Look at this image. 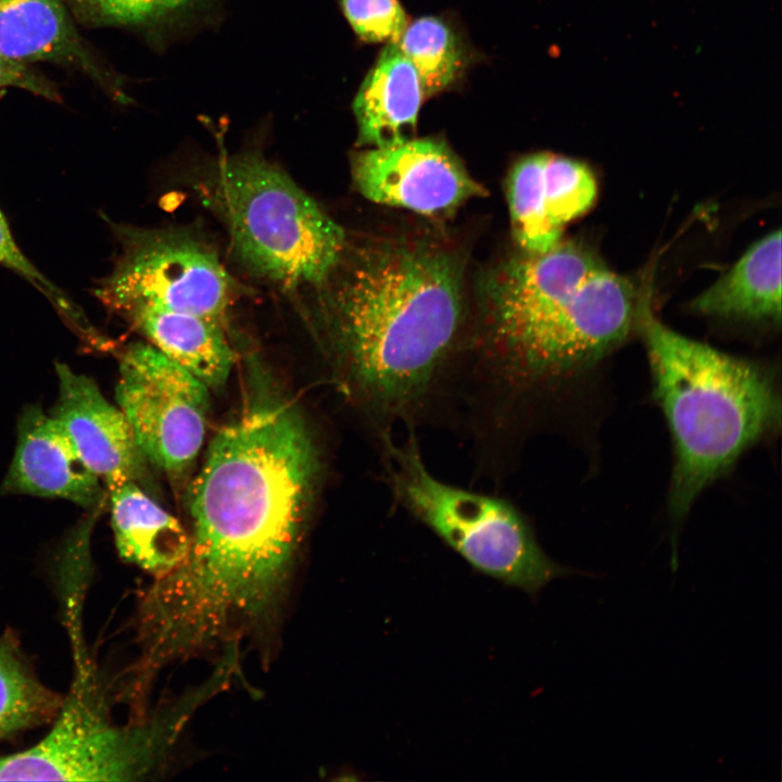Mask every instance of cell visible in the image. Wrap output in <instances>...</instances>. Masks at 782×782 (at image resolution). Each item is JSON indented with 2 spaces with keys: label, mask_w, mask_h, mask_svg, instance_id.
I'll list each match as a JSON object with an SVG mask.
<instances>
[{
  "label": "cell",
  "mask_w": 782,
  "mask_h": 782,
  "mask_svg": "<svg viewBox=\"0 0 782 782\" xmlns=\"http://www.w3.org/2000/svg\"><path fill=\"white\" fill-rule=\"evenodd\" d=\"M116 402L143 457L169 475L185 471L205 436L209 388L150 343L121 355Z\"/></svg>",
  "instance_id": "9c48e42d"
},
{
  "label": "cell",
  "mask_w": 782,
  "mask_h": 782,
  "mask_svg": "<svg viewBox=\"0 0 782 782\" xmlns=\"http://www.w3.org/2000/svg\"><path fill=\"white\" fill-rule=\"evenodd\" d=\"M396 45L415 67L425 97L451 86L465 67L458 37L438 17L415 20L406 26Z\"/></svg>",
  "instance_id": "44dd1931"
},
{
  "label": "cell",
  "mask_w": 782,
  "mask_h": 782,
  "mask_svg": "<svg viewBox=\"0 0 782 782\" xmlns=\"http://www.w3.org/2000/svg\"><path fill=\"white\" fill-rule=\"evenodd\" d=\"M424 97L415 67L389 42L353 101L357 144L383 148L413 139Z\"/></svg>",
  "instance_id": "9a60e30c"
},
{
  "label": "cell",
  "mask_w": 782,
  "mask_h": 782,
  "mask_svg": "<svg viewBox=\"0 0 782 782\" xmlns=\"http://www.w3.org/2000/svg\"><path fill=\"white\" fill-rule=\"evenodd\" d=\"M379 443L399 504L476 571L533 597L554 579L581 573L543 551L530 524L510 502L436 478L413 432L400 445L392 437Z\"/></svg>",
  "instance_id": "5b68a950"
},
{
  "label": "cell",
  "mask_w": 782,
  "mask_h": 782,
  "mask_svg": "<svg viewBox=\"0 0 782 782\" xmlns=\"http://www.w3.org/2000/svg\"><path fill=\"white\" fill-rule=\"evenodd\" d=\"M781 230L753 243L690 306L703 315L753 321L781 320Z\"/></svg>",
  "instance_id": "2e32d148"
},
{
  "label": "cell",
  "mask_w": 782,
  "mask_h": 782,
  "mask_svg": "<svg viewBox=\"0 0 782 782\" xmlns=\"http://www.w3.org/2000/svg\"><path fill=\"white\" fill-rule=\"evenodd\" d=\"M0 54L25 65L50 62L76 70L122 103L121 77L80 36L63 0H0Z\"/></svg>",
  "instance_id": "4fadbf2b"
},
{
  "label": "cell",
  "mask_w": 782,
  "mask_h": 782,
  "mask_svg": "<svg viewBox=\"0 0 782 782\" xmlns=\"http://www.w3.org/2000/svg\"><path fill=\"white\" fill-rule=\"evenodd\" d=\"M216 0H67L75 21L88 27H121L165 45L197 26Z\"/></svg>",
  "instance_id": "d6986e66"
},
{
  "label": "cell",
  "mask_w": 782,
  "mask_h": 782,
  "mask_svg": "<svg viewBox=\"0 0 782 782\" xmlns=\"http://www.w3.org/2000/svg\"><path fill=\"white\" fill-rule=\"evenodd\" d=\"M4 493L63 499L98 509L105 492L62 425L39 407L24 409L17 422L16 447L2 482Z\"/></svg>",
  "instance_id": "5bb4252c"
},
{
  "label": "cell",
  "mask_w": 782,
  "mask_h": 782,
  "mask_svg": "<svg viewBox=\"0 0 782 782\" xmlns=\"http://www.w3.org/2000/svg\"><path fill=\"white\" fill-rule=\"evenodd\" d=\"M160 352L177 363L209 389L228 378L234 351L225 327L194 314L141 307L123 316Z\"/></svg>",
  "instance_id": "ac0fdd59"
},
{
  "label": "cell",
  "mask_w": 782,
  "mask_h": 782,
  "mask_svg": "<svg viewBox=\"0 0 782 782\" xmlns=\"http://www.w3.org/2000/svg\"><path fill=\"white\" fill-rule=\"evenodd\" d=\"M351 175L366 199L428 216L451 213L487 193L446 142L436 138L355 152Z\"/></svg>",
  "instance_id": "30bf717a"
},
{
  "label": "cell",
  "mask_w": 782,
  "mask_h": 782,
  "mask_svg": "<svg viewBox=\"0 0 782 782\" xmlns=\"http://www.w3.org/2000/svg\"><path fill=\"white\" fill-rule=\"evenodd\" d=\"M63 697L43 685L15 640L0 638V742L24 729L53 720Z\"/></svg>",
  "instance_id": "ffe728a7"
},
{
  "label": "cell",
  "mask_w": 782,
  "mask_h": 782,
  "mask_svg": "<svg viewBox=\"0 0 782 782\" xmlns=\"http://www.w3.org/2000/svg\"><path fill=\"white\" fill-rule=\"evenodd\" d=\"M603 262L586 245L562 239L543 253L502 264L487 289L480 356L467 375L470 403L479 402L512 373L555 315Z\"/></svg>",
  "instance_id": "52a82bcc"
},
{
  "label": "cell",
  "mask_w": 782,
  "mask_h": 782,
  "mask_svg": "<svg viewBox=\"0 0 782 782\" xmlns=\"http://www.w3.org/2000/svg\"><path fill=\"white\" fill-rule=\"evenodd\" d=\"M192 705L149 724L118 728L108 719L87 677L79 678L45 737L0 758V781L138 780L173 743Z\"/></svg>",
  "instance_id": "8992f818"
},
{
  "label": "cell",
  "mask_w": 782,
  "mask_h": 782,
  "mask_svg": "<svg viewBox=\"0 0 782 782\" xmlns=\"http://www.w3.org/2000/svg\"><path fill=\"white\" fill-rule=\"evenodd\" d=\"M321 286L338 362L378 441L396 422L425 418L454 379L464 325L458 254L428 240L348 245Z\"/></svg>",
  "instance_id": "7a4b0ae2"
},
{
  "label": "cell",
  "mask_w": 782,
  "mask_h": 782,
  "mask_svg": "<svg viewBox=\"0 0 782 782\" xmlns=\"http://www.w3.org/2000/svg\"><path fill=\"white\" fill-rule=\"evenodd\" d=\"M0 265L13 270L38 291H40L61 316L70 320L71 326L78 328L87 336H93L94 330L90 327L83 312L64 294L56 286L48 280L35 265L24 255L15 242L9 224L0 209Z\"/></svg>",
  "instance_id": "7402d4cb"
},
{
  "label": "cell",
  "mask_w": 782,
  "mask_h": 782,
  "mask_svg": "<svg viewBox=\"0 0 782 782\" xmlns=\"http://www.w3.org/2000/svg\"><path fill=\"white\" fill-rule=\"evenodd\" d=\"M506 194L516 242L525 252L543 253L563 239L567 224L592 207L597 181L579 160L538 152L513 165Z\"/></svg>",
  "instance_id": "8fae6325"
},
{
  "label": "cell",
  "mask_w": 782,
  "mask_h": 782,
  "mask_svg": "<svg viewBox=\"0 0 782 782\" xmlns=\"http://www.w3.org/2000/svg\"><path fill=\"white\" fill-rule=\"evenodd\" d=\"M635 323L674 450L668 502L674 569L677 529L699 494L780 426V392L769 368L677 332L643 302Z\"/></svg>",
  "instance_id": "3957f363"
},
{
  "label": "cell",
  "mask_w": 782,
  "mask_h": 782,
  "mask_svg": "<svg viewBox=\"0 0 782 782\" xmlns=\"http://www.w3.org/2000/svg\"><path fill=\"white\" fill-rule=\"evenodd\" d=\"M111 521L119 556L161 577L186 558L190 535L135 481L110 490Z\"/></svg>",
  "instance_id": "e0dca14e"
},
{
  "label": "cell",
  "mask_w": 782,
  "mask_h": 782,
  "mask_svg": "<svg viewBox=\"0 0 782 782\" xmlns=\"http://www.w3.org/2000/svg\"><path fill=\"white\" fill-rule=\"evenodd\" d=\"M114 228L121 252L94 290L106 308H165L226 327L237 285L210 243L182 228Z\"/></svg>",
  "instance_id": "ba28073f"
},
{
  "label": "cell",
  "mask_w": 782,
  "mask_h": 782,
  "mask_svg": "<svg viewBox=\"0 0 782 782\" xmlns=\"http://www.w3.org/2000/svg\"><path fill=\"white\" fill-rule=\"evenodd\" d=\"M59 394L52 416L62 425L86 465L110 490L137 482L143 461L130 427L119 409L89 377L56 363Z\"/></svg>",
  "instance_id": "7c38bea8"
},
{
  "label": "cell",
  "mask_w": 782,
  "mask_h": 782,
  "mask_svg": "<svg viewBox=\"0 0 782 782\" xmlns=\"http://www.w3.org/2000/svg\"><path fill=\"white\" fill-rule=\"evenodd\" d=\"M193 189L244 268L281 289L320 287L348 247L343 228L261 154L219 153Z\"/></svg>",
  "instance_id": "277c9868"
},
{
  "label": "cell",
  "mask_w": 782,
  "mask_h": 782,
  "mask_svg": "<svg viewBox=\"0 0 782 782\" xmlns=\"http://www.w3.org/2000/svg\"><path fill=\"white\" fill-rule=\"evenodd\" d=\"M318 472L298 411L253 402L212 440L189 494L184 562L157 577L140 606L144 660L157 666L207 646L277 602Z\"/></svg>",
  "instance_id": "6da1fadb"
},
{
  "label": "cell",
  "mask_w": 782,
  "mask_h": 782,
  "mask_svg": "<svg viewBox=\"0 0 782 782\" xmlns=\"http://www.w3.org/2000/svg\"><path fill=\"white\" fill-rule=\"evenodd\" d=\"M9 88L22 89L50 101L60 102L58 87L30 65L12 62L0 54V97Z\"/></svg>",
  "instance_id": "cb8c5ba5"
},
{
  "label": "cell",
  "mask_w": 782,
  "mask_h": 782,
  "mask_svg": "<svg viewBox=\"0 0 782 782\" xmlns=\"http://www.w3.org/2000/svg\"><path fill=\"white\" fill-rule=\"evenodd\" d=\"M341 10L354 30L366 42H398L407 26L398 0H340Z\"/></svg>",
  "instance_id": "603a6c76"
}]
</instances>
